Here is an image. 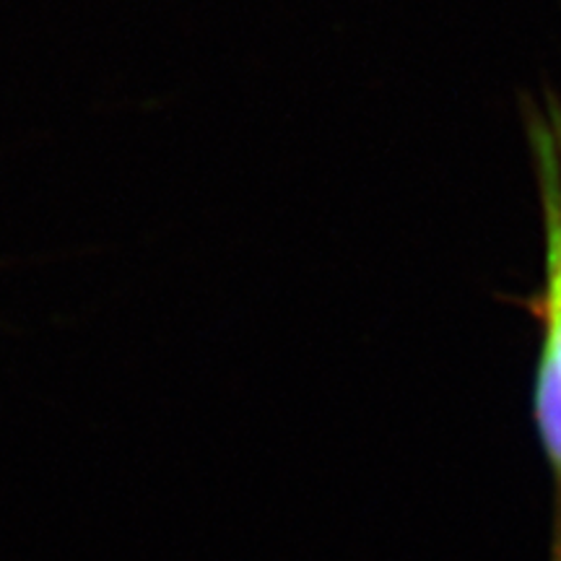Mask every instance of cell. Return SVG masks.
Listing matches in <instances>:
<instances>
[{"mask_svg":"<svg viewBox=\"0 0 561 561\" xmlns=\"http://www.w3.org/2000/svg\"><path fill=\"white\" fill-rule=\"evenodd\" d=\"M543 343L533 403L561 409V221L546 210V286L541 299Z\"/></svg>","mask_w":561,"mask_h":561,"instance_id":"obj_1","label":"cell"},{"mask_svg":"<svg viewBox=\"0 0 561 561\" xmlns=\"http://www.w3.org/2000/svg\"><path fill=\"white\" fill-rule=\"evenodd\" d=\"M538 146H541L538 151H541V164L546 172L543 206L561 221V128H557V138L541 136Z\"/></svg>","mask_w":561,"mask_h":561,"instance_id":"obj_2","label":"cell"}]
</instances>
